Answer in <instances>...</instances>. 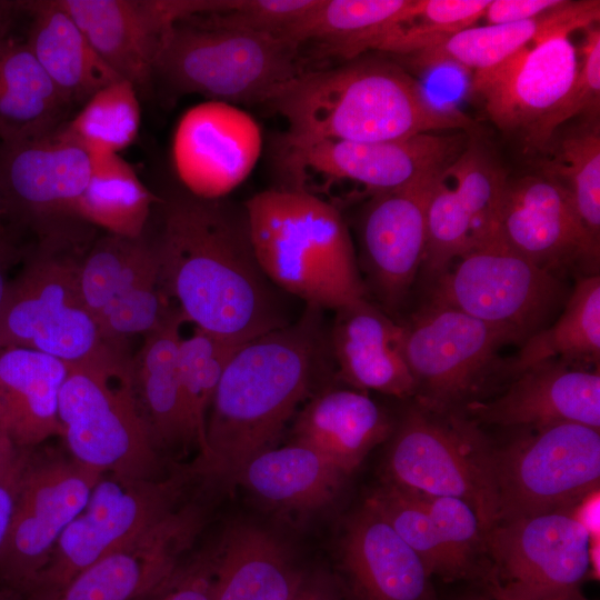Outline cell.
<instances>
[{"label": "cell", "mask_w": 600, "mask_h": 600, "mask_svg": "<svg viewBox=\"0 0 600 600\" xmlns=\"http://www.w3.org/2000/svg\"><path fill=\"white\" fill-rule=\"evenodd\" d=\"M161 203L159 283L184 321L239 343L289 323L257 259L244 206L187 191Z\"/></svg>", "instance_id": "obj_1"}, {"label": "cell", "mask_w": 600, "mask_h": 600, "mask_svg": "<svg viewBox=\"0 0 600 600\" xmlns=\"http://www.w3.org/2000/svg\"><path fill=\"white\" fill-rule=\"evenodd\" d=\"M321 311L307 306L296 322L238 348L209 409L206 451L196 462L197 472L238 479L253 457L274 448L323 361Z\"/></svg>", "instance_id": "obj_2"}, {"label": "cell", "mask_w": 600, "mask_h": 600, "mask_svg": "<svg viewBox=\"0 0 600 600\" xmlns=\"http://www.w3.org/2000/svg\"><path fill=\"white\" fill-rule=\"evenodd\" d=\"M266 104L287 124L281 146L392 141L440 130H472L476 124L457 109L432 103L398 64L361 57L336 68L307 70Z\"/></svg>", "instance_id": "obj_3"}, {"label": "cell", "mask_w": 600, "mask_h": 600, "mask_svg": "<svg viewBox=\"0 0 600 600\" xmlns=\"http://www.w3.org/2000/svg\"><path fill=\"white\" fill-rule=\"evenodd\" d=\"M244 209L257 259L276 288L321 310L367 299L349 228L332 203L289 187L261 191Z\"/></svg>", "instance_id": "obj_4"}, {"label": "cell", "mask_w": 600, "mask_h": 600, "mask_svg": "<svg viewBox=\"0 0 600 600\" xmlns=\"http://www.w3.org/2000/svg\"><path fill=\"white\" fill-rule=\"evenodd\" d=\"M299 46L272 36L212 23L200 14L173 23L154 68L174 93L230 104L266 103L309 70Z\"/></svg>", "instance_id": "obj_5"}, {"label": "cell", "mask_w": 600, "mask_h": 600, "mask_svg": "<svg viewBox=\"0 0 600 600\" xmlns=\"http://www.w3.org/2000/svg\"><path fill=\"white\" fill-rule=\"evenodd\" d=\"M78 239L42 238L22 272L10 281L0 312V348L32 349L69 366L124 367L130 361L103 338L82 298L80 262L69 254Z\"/></svg>", "instance_id": "obj_6"}, {"label": "cell", "mask_w": 600, "mask_h": 600, "mask_svg": "<svg viewBox=\"0 0 600 600\" xmlns=\"http://www.w3.org/2000/svg\"><path fill=\"white\" fill-rule=\"evenodd\" d=\"M386 474L401 489L466 501L483 534L497 521L494 449L469 420L409 409L394 431Z\"/></svg>", "instance_id": "obj_7"}, {"label": "cell", "mask_w": 600, "mask_h": 600, "mask_svg": "<svg viewBox=\"0 0 600 600\" xmlns=\"http://www.w3.org/2000/svg\"><path fill=\"white\" fill-rule=\"evenodd\" d=\"M129 367L69 366L58 400L60 437L72 459L101 472L159 478V453L139 414Z\"/></svg>", "instance_id": "obj_8"}, {"label": "cell", "mask_w": 600, "mask_h": 600, "mask_svg": "<svg viewBox=\"0 0 600 600\" xmlns=\"http://www.w3.org/2000/svg\"><path fill=\"white\" fill-rule=\"evenodd\" d=\"M591 536L560 510L496 522L483 534L484 581L492 600H588Z\"/></svg>", "instance_id": "obj_9"}, {"label": "cell", "mask_w": 600, "mask_h": 600, "mask_svg": "<svg viewBox=\"0 0 600 600\" xmlns=\"http://www.w3.org/2000/svg\"><path fill=\"white\" fill-rule=\"evenodd\" d=\"M529 430L494 450L496 522L573 510L599 491V430L571 422Z\"/></svg>", "instance_id": "obj_10"}, {"label": "cell", "mask_w": 600, "mask_h": 600, "mask_svg": "<svg viewBox=\"0 0 600 600\" xmlns=\"http://www.w3.org/2000/svg\"><path fill=\"white\" fill-rule=\"evenodd\" d=\"M524 340L513 329L429 302L402 324L403 354L418 406L448 412L478 389L503 347Z\"/></svg>", "instance_id": "obj_11"}, {"label": "cell", "mask_w": 600, "mask_h": 600, "mask_svg": "<svg viewBox=\"0 0 600 600\" xmlns=\"http://www.w3.org/2000/svg\"><path fill=\"white\" fill-rule=\"evenodd\" d=\"M182 478H133L102 472L80 513L23 593L56 589L100 558L159 523L172 511ZM22 594V596H23Z\"/></svg>", "instance_id": "obj_12"}, {"label": "cell", "mask_w": 600, "mask_h": 600, "mask_svg": "<svg viewBox=\"0 0 600 600\" xmlns=\"http://www.w3.org/2000/svg\"><path fill=\"white\" fill-rule=\"evenodd\" d=\"M434 281L429 302L513 329L526 339L540 330L564 294L557 276L517 253L500 233Z\"/></svg>", "instance_id": "obj_13"}, {"label": "cell", "mask_w": 600, "mask_h": 600, "mask_svg": "<svg viewBox=\"0 0 600 600\" xmlns=\"http://www.w3.org/2000/svg\"><path fill=\"white\" fill-rule=\"evenodd\" d=\"M101 473L71 457L38 458L29 450L0 549V587L22 596L32 586Z\"/></svg>", "instance_id": "obj_14"}, {"label": "cell", "mask_w": 600, "mask_h": 600, "mask_svg": "<svg viewBox=\"0 0 600 600\" xmlns=\"http://www.w3.org/2000/svg\"><path fill=\"white\" fill-rule=\"evenodd\" d=\"M91 156L60 128L0 143V189L8 218L42 238L77 232L74 206L89 181Z\"/></svg>", "instance_id": "obj_15"}, {"label": "cell", "mask_w": 600, "mask_h": 600, "mask_svg": "<svg viewBox=\"0 0 600 600\" xmlns=\"http://www.w3.org/2000/svg\"><path fill=\"white\" fill-rule=\"evenodd\" d=\"M569 29L548 31L501 64L472 79L493 123L534 149L538 134L568 96L579 60Z\"/></svg>", "instance_id": "obj_16"}, {"label": "cell", "mask_w": 600, "mask_h": 600, "mask_svg": "<svg viewBox=\"0 0 600 600\" xmlns=\"http://www.w3.org/2000/svg\"><path fill=\"white\" fill-rule=\"evenodd\" d=\"M460 136L424 133L402 140H322L281 146V160L297 178L314 173L362 184L372 193L442 173L462 152Z\"/></svg>", "instance_id": "obj_17"}, {"label": "cell", "mask_w": 600, "mask_h": 600, "mask_svg": "<svg viewBox=\"0 0 600 600\" xmlns=\"http://www.w3.org/2000/svg\"><path fill=\"white\" fill-rule=\"evenodd\" d=\"M191 506L93 562L62 586L30 592L21 600H140L159 593L179 570L182 553L200 528Z\"/></svg>", "instance_id": "obj_18"}, {"label": "cell", "mask_w": 600, "mask_h": 600, "mask_svg": "<svg viewBox=\"0 0 600 600\" xmlns=\"http://www.w3.org/2000/svg\"><path fill=\"white\" fill-rule=\"evenodd\" d=\"M499 232L517 253L554 276L576 267L596 273L598 268L599 242L582 224L568 190L551 177L507 182Z\"/></svg>", "instance_id": "obj_19"}, {"label": "cell", "mask_w": 600, "mask_h": 600, "mask_svg": "<svg viewBox=\"0 0 600 600\" xmlns=\"http://www.w3.org/2000/svg\"><path fill=\"white\" fill-rule=\"evenodd\" d=\"M261 146L260 128L250 114L237 106L209 100L181 116L171 157L187 192L222 199L251 173Z\"/></svg>", "instance_id": "obj_20"}, {"label": "cell", "mask_w": 600, "mask_h": 600, "mask_svg": "<svg viewBox=\"0 0 600 600\" xmlns=\"http://www.w3.org/2000/svg\"><path fill=\"white\" fill-rule=\"evenodd\" d=\"M442 173L372 193L361 214V266L372 291L389 308L402 302L423 264L428 203Z\"/></svg>", "instance_id": "obj_21"}, {"label": "cell", "mask_w": 600, "mask_h": 600, "mask_svg": "<svg viewBox=\"0 0 600 600\" xmlns=\"http://www.w3.org/2000/svg\"><path fill=\"white\" fill-rule=\"evenodd\" d=\"M81 29L101 59L146 96L163 40L192 13V0H54Z\"/></svg>", "instance_id": "obj_22"}, {"label": "cell", "mask_w": 600, "mask_h": 600, "mask_svg": "<svg viewBox=\"0 0 600 600\" xmlns=\"http://www.w3.org/2000/svg\"><path fill=\"white\" fill-rule=\"evenodd\" d=\"M490 401H469L477 420L503 427L540 428L579 423L600 429V373L561 360H549L519 374Z\"/></svg>", "instance_id": "obj_23"}, {"label": "cell", "mask_w": 600, "mask_h": 600, "mask_svg": "<svg viewBox=\"0 0 600 600\" xmlns=\"http://www.w3.org/2000/svg\"><path fill=\"white\" fill-rule=\"evenodd\" d=\"M331 352L341 378L352 388L397 398L416 394L402 348V324L367 299L336 310Z\"/></svg>", "instance_id": "obj_24"}, {"label": "cell", "mask_w": 600, "mask_h": 600, "mask_svg": "<svg viewBox=\"0 0 600 600\" xmlns=\"http://www.w3.org/2000/svg\"><path fill=\"white\" fill-rule=\"evenodd\" d=\"M341 551L360 600H432L424 563L368 503L349 522Z\"/></svg>", "instance_id": "obj_25"}, {"label": "cell", "mask_w": 600, "mask_h": 600, "mask_svg": "<svg viewBox=\"0 0 600 600\" xmlns=\"http://www.w3.org/2000/svg\"><path fill=\"white\" fill-rule=\"evenodd\" d=\"M69 366L19 347L0 348V428L19 449L61 436L60 389Z\"/></svg>", "instance_id": "obj_26"}, {"label": "cell", "mask_w": 600, "mask_h": 600, "mask_svg": "<svg viewBox=\"0 0 600 600\" xmlns=\"http://www.w3.org/2000/svg\"><path fill=\"white\" fill-rule=\"evenodd\" d=\"M178 309H170L162 322L147 333L129 373L134 401L159 451L196 443L188 419L178 371L180 327Z\"/></svg>", "instance_id": "obj_27"}, {"label": "cell", "mask_w": 600, "mask_h": 600, "mask_svg": "<svg viewBox=\"0 0 600 600\" xmlns=\"http://www.w3.org/2000/svg\"><path fill=\"white\" fill-rule=\"evenodd\" d=\"M294 441L316 450L344 476L393 431L387 413L357 389L326 390L301 410Z\"/></svg>", "instance_id": "obj_28"}, {"label": "cell", "mask_w": 600, "mask_h": 600, "mask_svg": "<svg viewBox=\"0 0 600 600\" xmlns=\"http://www.w3.org/2000/svg\"><path fill=\"white\" fill-rule=\"evenodd\" d=\"M599 19V0H563L531 20L461 30L436 46L410 54V63L418 69L454 63L474 73L481 72L501 64L548 31L587 29Z\"/></svg>", "instance_id": "obj_29"}, {"label": "cell", "mask_w": 600, "mask_h": 600, "mask_svg": "<svg viewBox=\"0 0 600 600\" xmlns=\"http://www.w3.org/2000/svg\"><path fill=\"white\" fill-rule=\"evenodd\" d=\"M20 7L30 16L24 42L69 106L83 104L121 79L54 0L20 1Z\"/></svg>", "instance_id": "obj_30"}, {"label": "cell", "mask_w": 600, "mask_h": 600, "mask_svg": "<svg viewBox=\"0 0 600 600\" xmlns=\"http://www.w3.org/2000/svg\"><path fill=\"white\" fill-rule=\"evenodd\" d=\"M303 582L281 543L256 527L233 528L214 554L212 600H291Z\"/></svg>", "instance_id": "obj_31"}, {"label": "cell", "mask_w": 600, "mask_h": 600, "mask_svg": "<svg viewBox=\"0 0 600 600\" xmlns=\"http://www.w3.org/2000/svg\"><path fill=\"white\" fill-rule=\"evenodd\" d=\"M416 0H317L286 34L299 47L312 42L330 56L353 60L379 50L411 14Z\"/></svg>", "instance_id": "obj_32"}, {"label": "cell", "mask_w": 600, "mask_h": 600, "mask_svg": "<svg viewBox=\"0 0 600 600\" xmlns=\"http://www.w3.org/2000/svg\"><path fill=\"white\" fill-rule=\"evenodd\" d=\"M344 477L322 454L294 441L253 457L238 480L268 503L308 511L328 504Z\"/></svg>", "instance_id": "obj_33"}, {"label": "cell", "mask_w": 600, "mask_h": 600, "mask_svg": "<svg viewBox=\"0 0 600 600\" xmlns=\"http://www.w3.org/2000/svg\"><path fill=\"white\" fill-rule=\"evenodd\" d=\"M68 108L26 42L9 39L0 48V143L56 131Z\"/></svg>", "instance_id": "obj_34"}, {"label": "cell", "mask_w": 600, "mask_h": 600, "mask_svg": "<svg viewBox=\"0 0 600 600\" xmlns=\"http://www.w3.org/2000/svg\"><path fill=\"white\" fill-rule=\"evenodd\" d=\"M160 202L119 154H92L90 178L74 216L108 233L138 238L143 236L151 207Z\"/></svg>", "instance_id": "obj_35"}, {"label": "cell", "mask_w": 600, "mask_h": 600, "mask_svg": "<svg viewBox=\"0 0 600 600\" xmlns=\"http://www.w3.org/2000/svg\"><path fill=\"white\" fill-rule=\"evenodd\" d=\"M600 354V277H581L570 294L559 319L549 328L530 334L510 362V372L523 370L549 360L571 364L593 361Z\"/></svg>", "instance_id": "obj_36"}, {"label": "cell", "mask_w": 600, "mask_h": 600, "mask_svg": "<svg viewBox=\"0 0 600 600\" xmlns=\"http://www.w3.org/2000/svg\"><path fill=\"white\" fill-rule=\"evenodd\" d=\"M159 283L153 243L143 236L108 233L94 242L79 267L84 303L97 321L112 301L143 286Z\"/></svg>", "instance_id": "obj_37"}, {"label": "cell", "mask_w": 600, "mask_h": 600, "mask_svg": "<svg viewBox=\"0 0 600 600\" xmlns=\"http://www.w3.org/2000/svg\"><path fill=\"white\" fill-rule=\"evenodd\" d=\"M141 109L134 86L120 79L96 92L60 130L90 156L117 153L139 134Z\"/></svg>", "instance_id": "obj_38"}, {"label": "cell", "mask_w": 600, "mask_h": 600, "mask_svg": "<svg viewBox=\"0 0 600 600\" xmlns=\"http://www.w3.org/2000/svg\"><path fill=\"white\" fill-rule=\"evenodd\" d=\"M241 344L199 328L179 342L180 384L200 457L206 451V424L213 396L227 364Z\"/></svg>", "instance_id": "obj_39"}, {"label": "cell", "mask_w": 600, "mask_h": 600, "mask_svg": "<svg viewBox=\"0 0 600 600\" xmlns=\"http://www.w3.org/2000/svg\"><path fill=\"white\" fill-rule=\"evenodd\" d=\"M564 137L558 153L544 166V176L560 182L589 234L600 240V127L588 119Z\"/></svg>", "instance_id": "obj_40"}, {"label": "cell", "mask_w": 600, "mask_h": 600, "mask_svg": "<svg viewBox=\"0 0 600 600\" xmlns=\"http://www.w3.org/2000/svg\"><path fill=\"white\" fill-rule=\"evenodd\" d=\"M366 503L419 556L431 576L436 574L444 580L459 578L418 493L386 481Z\"/></svg>", "instance_id": "obj_41"}, {"label": "cell", "mask_w": 600, "mask_h": 600, "mask_svg": "<svg viewBox=\"0 0 600 600\" xmlns=\"http://www.w3.org/2000/svg\"><path fill=\"white\" fill-rule=\"evenodd\" d=\"M467 206L474 228V248L499 234L504 171L478 146H469L444 170ZM473 248V249H474Z\"/></svg>", "instance_id": "obj_42"}, {"label": "cell", "mask_w": 600, "mask_h": 600, "mask_svg": "<svg viewBox=\"0 0 600 600\" xmlns=\"http://www.w3.org/2000/svg\"><path fill=\"white\" fill-rule=\"evenodd\" d=\"M490 0H416L410 17L384 42L380 51L410 56L473 27Z\"/></svg>", "instance_id": "obj_43"}, {"label": "cell", "mask_w": 600, "mask_h": 600, "mask_svg": "<svg viewBox=\"0 0 600 600\" xmlns=\"http://www.w3.org/2000/svg\"><path fill=\"white\" fill-rule=\"evenodd\" d=\"M317 0H207L208 21L283 39L314 7Z\"/></svg>", "instance_id": "obj_44"}, {"label": "cell", "mask_w": 600, "mask_h": 600, "mask_svg": "<svg viewBox=\"0 0 600 600\" xmlns=\"http://www.w3.org/2000/svg\"><path fill=\"white\" fill-rule=\"evenodd\" d=\"M416 493L430 514L458 577H466L483 551V530L477 513L459 498Z\"/></svg>", "instance_id": "obj_45"}, {"label": "cell", "mask_w": 600, "mask_h": 600, "mask_svg": "<svg viewBox=\"0 0 600 600\" xmlns=\"http://www.w3.org/2000/svg\"><path fill=\"white\" fill-rule=\"evenodd\" d=\"M586 30L581 46V60L573 84L562 103L543 123L534 146L543 150L560 124L577 114L598 119L600 106V30L591 26Z\"/></svg>", "instance_id": "obj_46"}, {"label": "cell", "mask_w": 600, "mask_h": 600, "mask_svg": "<svg viewBox=\"0 0 600 600\" xmlns=\"http://www.w3.org/2000/svg\"><path fill=\"white\" fill-rule=\"evenodd\" d=\"M214 554H203L179 569L153 600H212Z\"/></svg>", "instance_id": "obj_47"}, {"label": "cell", "mask_w": 600, "mask_h": 600, "mask_svg": "<svg viewBox=\"0 0 600 600\" xmlns=\"http://www.w3.org/2000/svg\"><path fill=\"white\" fill-rule=\"evenodd\" d=\"M563 0H490L483 19L488 24L516 23L534 19Z\"/></svg>", "instance_id": "obj_48"}, {"label": "cell", "mask_w": 600, "mask_h": 600, "mask_svg": "<svg viewBox=\"0 0 600 600\" xmlns=\"http://www.w3.org/2000/svg\"><path fill=\"white\" fill-rule=\"evenodd\" d=\"M30 449H22L13 466L0 477V549L6 539L21 474Z\"/></svg>", "instance_id": "obj_49"}, {"label": "cell", "mask_w": 600, "mask_h": 600, "mask_svg": "<svg viewBox=\"0 0 600 600\" xmlns=\"http://www.w3.org/2000/svg\"><path fill=\"white\" fill-rule=\"evenodd\" d=\"M19 257V251L9 231L0 232V312L4 304L10 281L8 280V269Z\"/></svg>", "instance_id": "obj_50"}, {"label": "cell", "mask_w": 600, "mask_h": 600, "mask_svg": "<svg viewBox=\"0 0 600 600\" xmlns=\"http://www.w3.org/2000/svg\"><path fill=\"white\" fill-rule=\"evenodd\" d=\"M22 13L19 1L0 0V48L11 39V30L17 17Z\"/></svg>", "instance_id": "obj_51"}, {"label": "cell", "mask_w": 600, "mask_h": 600, "mask_svg": "<svg viewBox=\"0 0 600 600\" xmlns=\"http://www.w3.org/2000/svg\"><path fill=\"white\" fill-rule=\"evenodd\" d=\"M291 600H337L333 590L319 580H304L300 590Z\"/></svg>", "instance_id": "obj_52"}, {"label": "cell", "mask_w": 600, "mask_h": 600, "mask_svg": "<svg viewBox=\"0 0 600 600\" xmlns=\"http://www.w3.org/2000/svg\"><path fill=\"white\" fill-rule=\"evenodd\" d=\"M22 449L17 448L0 428V477L17 461Z\"/></svg>", "instance_id": "obj_53"}, {"label": "cell", "mask_w": 600, "mask_h": 600, "mask_svg": "<svg viewBox=\"0 0 600 600\" xmlns=\"http://www.w3.org/2000/svg\"><path fill=\"white\" fill-rule=\"evenodd\" d=\"M21 593L16 590L0 587V600H21Z\"/></svg>", "instance_id": "obj_54"}, {"label": "cell", "mask_w": 600, "mask_h": 600, "mask_svg": "<svg viewBox=\"0 0 600 600\" xmlns=\"http://www.w3.org/2000/svg\"><path fill=\"white\" fill-rule=\"evenodd\" d=\"M6 219H9L8 218V211H7L4 199H3V196H2V192H1V189H0V232L1 231H8V229L6 228V226L3 223V221Z\"/></svg>", "instance_id": "obj_55"}, {"label": "cell", "mask_w": 600, "mask_h": 600, "mask_svg": "<svg viewBox=\"0 0 600 600\" xmlns=\"http://www.w3.org/2000/svg\"><path fill=\"white\" fill-rule=\"evenodd\" d=\"M468 600H492V599H490L489 597L484 596V597L471 598V599H468Z\"/></svg>", "instance_id": "obj_56"}, {"label": "cell", "mask_w": 600, "mask_h": 600, "mask_svg": "<svg viewBox=\"0 0 600 600\" xmlns=\"http://www.w3.org/2000/svg\"><path fill=\"white\" fill-rule=\"evenodd\" d=\"M154 596H156V594H154ZM154 596L148 597V598H144V599H140V600H153Z\"/></svg>", "instance_id": "obj_57"}]
</instances>
